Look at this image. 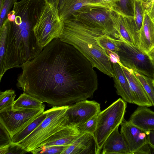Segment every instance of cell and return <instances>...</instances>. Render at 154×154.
I'll return each mask as SVG.
<instances>
[{
	"instance_id": "6da1fadb",
	"label": "cell",
	"mask_w": 154,
	"mask_h": 154,
	"mask_svg": "<svg viewBox=\"0 0 154 154\" xmlns=\"http://www.w3.org/2000/svg\"><path fill=\"white\" fill-rule=\"evenodd\" d=\"M21 67L17 87L52 106H69L92 98L98 88L97 75L91 63L59 38Z\"/></svg>"
},
{
	"instance_id": "7a4b0ae2",
	"label": "cell",
	"mask_w": 154,
	"mask_h": 154,
	"mask_svg": "<svg viewBox=\"0 0 154 154\" xmlns=\"http://www.w3.org/2000/svg\"><path fill=\"white\" fill-rule=\"evenodd\" d=\"M102 30H104L70 18L63 22V29L59 38L74 46L89 61L94 67L112 77V63L110 57L107 51L99 45L96 39L99 32Z\"/></svg>"
},
{
	"instance_id": "3957f363",
	"label": "cell",
	"mask_w": 154,
	"mask_h": 154,
	"mask_svg": "<svg viewBox=\"0 0 154 154\" xmlns=\"http://www.w3.org/2000/svg\"><path fill=\"white\" fill-rule=\"evenodd\" d=\"M69 106H53L46 110V118L34 131L17 144L27 152L39 147L49 137L68 125L66 113Z\"/></svg>"
},
{
	"instance_id": "277c9868",
	"label": "cell",
	"mask_w": 154,
	"mask_h": 154,
	"mask_svg": "<svg viewBox=\"0 0 154 154\" xmlns=\"http://www.w3.org/2000/svg\"><path fill=\"white\" fill-rule=\"evenodd\" d=\"M63 27L58 8L45 2L33 28L38 45L43 49L54 39L59 38Z\"/></svg>"
},
{
	"instance_id": "5b68a950",
	"label": "cell",
	"mask_w": 154,
	"mask_h": 154,
	"mask_svg": "<svg viewBox=\"0 0 154 154\" xmlns=\"http://www.w3.org/2000/svg\"><path fill=\"white\" fill-rule=\"evenodd\" d=\"M126 102L120 98L97 115L96 129L94 134L98 154L108 136L124 120Z\"/></svg>"
},
{
	"instance_id": "8992f818",
	"label": "cell",
	"mask_w": 154,
	"mask_h": 154,
	"mask_svg": "<svg viewBox=\"0 0 154 154\" xmlns=\"http://www.w3.org/2000/svg\"><path fill=\"white\" fill-rule=\"evenodd\" d=\"M112 10L109 8L100 7L84 8L76 11L70 18L86 25L103 29L107 34L120 39L111 17Z\"/></svg>"
},
{
	"instance_id": "52a82bcc",
	"label": "cell",
	"mask_w": 154,
	"mask_h": 154,
	"mask_svg": "<svg viewBox=\"0 0 154 154\" xmlns=\"http://www.w3.org/2000/svg\"><path fill=\"white\" fill-rule=\"evenodd\" d=\"M121 63L125 67L147 76L153 67L147 55L138 46L130 45L121 40L117 52Z\"/></svg>"
},
{
	"instance_id": "ba28073f",
	"label": "cell",
	"mask_w": 154,
	"mask_h": 154,
	"mask_svg": "<svg viewBox=\"0 0 154 154\" xmlns=\"http://www.w3.org/2000/svg\"><path fill=\"white\" fill-rule=\"evenodd\" d=\"M45 106L37 109L14 110L0 113V124L11 138L23 130L44 112Z\"/></svg>"
},
{
	"instance_id": "9c48e42d",
	"label": "cell",
	"mask_w": 154,
	"mask_h": 154,
	"mask_svg": "<svg viewBox=\"0 0 154 154\" xmlns=\"http://www.w3.org/2000/svg\"><path fill=\"white\" fill-rule=\"evenodd\" d=\"M121 125L120 133L131 154L151 153L146 132L125 119Z\"/></svg>"
},
{
	"instance_id": "30bf717a",
	"label": "cell",
	"mask_w": 154,
	"mask_h": 154,
	"mask_svg": "<svg viewBox=\"0 0 154 154\" xmlns=\"http://www.w3.org/2000/svg\"><path fill=\"white\" fill-rule=\"evenodd\" d=\"M110 15L120 39L130 45L138 46V32L134 16L114 8L111 11Z\"/></svg>"
},
{
	"instance_id": "8fae6325",
	"label": "cell",
	"mask_w": 154,
	"mask_h": 154,
	"mask_svg": "<svg viewBox=\"0 0 154 154\" xmlns=\"http://www.w3.org/2000/svg\"><path fill=\"white\" fill-rule=\"evenodd\" d=\"M100 104L94 101L87 100L69 106L66 112L69 126L77 127L101 111Z\"/></svg>"
},
{
	"instance_id": "7c38bea8",
	"label": "cell",
	"mask_w": 154,
	"mask_h": 154,
	"mask_svg": "<svg viewBox=\"0 0 154 154\" xmlns=\"http://www.w3.org/2000/svg\"><path fill=\"white\" fill-rule=\"evenodd\" d=\"M138 46L147 55L154 48V21L145 9L142 24L138 34Z\"/></svg>"
},
{
	"instance_id": "4fadbf2b",
	"label": "cell",
	"mask_w": 154,
	"mask_h": 154,
	"mask_svg": "<svg viewBox=\"0 0 154 154\" xmlns=\"http://www.w3.org/2000/svg\"><path fill=\"white\" fill-rule=\"evenodd\" d=\"M124 73L128 80L133 97V103L139 106L149 107L152 106L141 84L135 76L133 70L122 64Z\"/></svg>"
},
{
	"instance_id": "5bb4252c",
	"label": "cell",
	"mask_w": 154,
	"mask_h": 154,
	"mask_svg": "<svg viewBox=\"0 0 154 154\" xmlns=\"http://www.w3.org/2000/svg\"><path fill=\"white\" fill-rule=\"evenodd\" d=\"M61 154H98L93 134L88 132L80 134Z\"/></svg>"
},
{
	"instance_id": "9a60e30c",
	"label": "cell",
	"mask_w": 154,
	"mask_h": 154,
	"mask_svg": "<svg viewBox=\"0 0 154 154\" xmlns=\"http://www.w3.org/2000/svg\"><path fill=\"white\" fill-rule=\"evenodd\" d=\"M92 7L111 9L102 0H66L62 8L59 11L60 19L63 22L70 18L77 11L83 8Z\"/></svg>"
},
{
	"instance_id": "2e32d148",
	"label": "cell",
	"mask_w": 154,
	"mask_h": 154,
	"mask_svg": "<svg viewBox=\"0 0 154 154\" xmlns=\"http://www.w3.org/2000/svg\"><path fill=\"white\" fill-rule=\"evenodd\" d=\"M117 127L108 136L103 146L102 154H131L125 141Z\"/></svg>"
},
{
	"instance_id": "e0dca14e",
	"label": "cell",
	"mask_w": 154,
	"mask_h": 154,
	"mask_svg": "<svg viewBox=\"0 0 154 154\" xmlns=\"http://www.w3.org/2000/svg\"><path fill=\"white\" fill-rule=\"evenodd\" d=\"M80 134L76 127L68 125L49 137L42 143L40 147L69 146L75 141Z\"/></svg>"
},
{
	"instance_id": "ac0fdd59",
	"label": "cell",
	"mask_w": 154,
	"mask_h": 154,
	"mask_svg": "<svg viewBox=\"0 0 154 154\" xmlns=\"http://www.w3.org/2000/svg\"><path fill=\"white\" fill-rule=\"evenodd\" d=\"M112 63L114 86L117 94L125 101L133 103V97L128 80L121 65L117 63Z\"/></svg>"
},
{
	"instance_id": "d6986e66",
	"label": "cell",
	"mask_w": 154,
	"mask_h": 154,
	"mask_svg": "<svg viewBox=\"0 0 154 154\" xmlns=\"http://www.w3.org/2000/svg\"><path fill=\"white\" fill-rule=\"evenodd\" d=\"M148 107L139 106L128 121L146 132L154 130V111Z\"/></svg>"
},
{
	"instance_id": "ffe728a7",
	"label": "cell",
	"mask_w": 154,
	"mask_h": 154,
	"mask_svg": "<svg viewBox=\"0 0 154 154\" xmlns=\"http://www.w3.org/2000/svg\"><path fill=\"white\" fill-rule=\"evenodd\" d=\"M43 102L26 93L20 94L15 100L13 106L14 110L37 109L43 107Z\"/></svg>"
},
{
	"instance_id": "44dd1931",
	"label": "cell",
	"mask_w": 154,
	"mask_h": 154,
	"mask_svg": "<svg viewBox=\"0 0 154 154\" xmlns=\"http://www.w3.org/2000/svg\"><path fill=\"white\" fill-rule=\"evenodd\" d=\"M96 39L99 45L106 51H110L117 53L119 51L121 40L111 36L107 34L105 31H100Z\"/></svg>"
},
{
	"instance_id": "7402d4cb",
	"label": "cell",
	"mask_w": 154,
	"mask_h": 154,
	"mask_svg": "<svg viewBox=\"0 0 154 154\" xmlns=\"http://www.w3.org/2000/svg\"><path fill=\"white\" fill-rule=\"evenodd\" d=\"M46 116L45 111L25 128L14 135L12 138V142L17 143L23 140L37 128L46 118Z\"/></svg>"
},
{
	"instance_id": "603a6c76",
	"label": "cell",
	"mask_w": 154,
	"mask_h": 154,
	"mask_svg": "<svg viewBox=\"0 0 154 154\" xmlns=\"http://www.w3.org/2000/svg\"><path fill=\"white\" fill-rule=\"evenodd\" d=\"M16 94L12 89L0 92V113L13 109Z\"/></svg>"
},
{
	"instance_id": "cb8c5ba5",
	"label": "cell",
	"mask_w": 154,
	"mask_h": 154,
	"mask_svg": "<svg viewBox=\"0 0 154 154\" xmlns=\"http://www.w3.org/2000/svg\"><path fill=\"white\" fill-rule=\"evenodd\" d=\"M137 29L138 33L141 27L145 9L143 0H130Z\"/></svg>"
},
{
	"instance_id": "d4e9b609",
	"label": "cell",
	"mask_w": 154,
	"mask_h": 154,
	"mask_svg": "<svg viewBox=\"0 0 154 154\" xmlns=\"http://www.w3.org/2000/svg\"><path fill=\"white\" fill-rule=\"evenodd\" d=\"M134 72L142 85L152 106H154V88L152 84V81H150L147 76L137 72Z\"/></svg>"
},
{
	"instance_id": "484cf974",
	"label": "cell",
	"mask_w": 154,
	"mask_h": 154,
	"mask_svg": "<svg viewBox=\"0 0 154 154\" xmlns=\"http://www.w3.org/2000/svg\"><path fill=\"white\" fill-rule=\"evenodd\" d=\"M67 146H42L31 151L30 152L34 154H61Z\"/></svg>"
},
{
	"instance_id": "4316f807",
	"label": "cell",
	"mask_w": 154,
	"mask_h": 154,
	"mask_svg": "<svg viewBox=\"0 0 154 154\" xmlns=\"http://www.w3.org/2000/svg\"><path fill=\"white\" fill-rule=\"evenodd\" d=\"M97 115L92 117L84 123L77 127L80 134L88 132L94 134L96 129Z\"/></svg>"
},
{
	"instance_id": "83f0119b",
	"label": "cell",
	"mask_w": 154,
	"mask_h": 154,
	"mask_svg": "<svg viewBox=\"0 0 154 154\" xmlns=\"http://www.w3.org/2000/svg\"><path fill=\"white\" fill-rule=\"evenodd\" d=\"M17 0H5L2 8L0 9V28L6 18L8 13L13 7Z\"/></svg>"
},
{
	"instance_id": "f1b7e54d",
	"label": "cell",
	"mask_w": 154,
	"mask_h": 154,
	"mask_svg": "<svg viewBox=\"0 0 154 154\" xmlns=\"http://www.w3.org/2000/svg\"><path fill=\"white\" fill-rule=\"evenodd\" d=\"M125 14L134 16L130 0H118L116 8Z\"/></svg>"
},
{
	"instance_id": "f546056e",
	"label": "cell",
	"mask_w": 154,
	"mask_h": 154,
	"mask_svg": "<svg viewBox=\"0 0 154 154\" xmlns=\"http://www.w3.org/2000/svg\"><path fill=\"white\" fill-rule=\"evenodd\" d=\"M8 145V152L7 154H23L27 153L26 151L17 143L12 142Z\"/></svg>"
},
{
	"instance_id": "4dcf8cb0",
	"label": "cell",
	"mask_w": 154,
	"mask_h": 154,
	"mask_svg": "<svg viewBox=\"0 0 154 154\" xmlns=\"http://www.w3.org/2000/svg\"><path fill=\"white\" fill-rule=\"evenodd\" d=\"M0 145L3 146L7 145L12 142V139L8 133L0 124Z\"/></svg>"
},
{
	"instance_id": "1f68e13d",
	"label": "cell",
	"mask_w": 154,
	"mask_h": 154,
	"mask_svg": "<svg viewBox=\"0 0 154 154\" xmlns=\"http://www.w3.org/2000/svg\"><path fill=\"white\" fill-rule=\"evenodd\" d=\"M147 141L149 145L154 149V130L146 131Z\"/></svg>"
},
{
	"instance_id": "d6a6232c",
	"label": "cell",
	"mask_w": 154,
	"mask_h": 154,
	"mask_svg": "<svg viewBox=\"0 0 154 154\" xmlns=\"http://www.w3.org/2000/svg\"><path fill=\"white\" fill-rule=\"evenodd\" d=\"M103 2L111 9L116 8L118 0H102Z\"/></svg>"
},
{
	"instance_id": "836d02e7",
	"label": "cell",
	"mask_w": 154,
	"mask_h": 154,
	"mask_svg": "<svg viewBox=\"0 0 154 154\" xmlns=\"http://www.w3.org/2000/svg\"><path fill=\"white\" fill-rule=\"evenodd\" d=\"M15 14L14 11L13 10L10 11L8 14L6 18L11 22H14L15 19Z\"/></svg>"
},
{
	"instance_id": "e575fe53",
	"label": "cell",
	"mask_w": 154,
	"mask_h": 154,
	"mask_svg": "<svg viewBox=\"0 0 154 154\" xmlns=\"http://www.w3.org/2000/svg\"><path fill=\"white\" fill-rule=\"evenodd\" d=\"M143 1L145 9L148 10L152 4L154 2V0H143Z\"/></svg>"
},
{
	"instance_id": "d590c367",
	"label": "cell",
	"mask_w": 154,
	"mask_h": 154,
	"mask_svg": "<svg viewBox=\"0 0 154 154\" xmlns=\"http://www.w3.org/2000/svg\"><path fill=\"white\" fill-rule=\"evenodd\" d=\"M151 19L154 18V2L152 4L150 8L148 10Z\"/></svg>"
},
{
	"instance_id": "8d00e7d4",
	"label": "cell",
	"mask_w": 154,
	"mask_h": 154,
	"mask_svg": "<svg viewBox=\"0 0 154 154\" xmlns=\"http://www.w3.org/2000/svg\"><path fill=\"white\" fill-rule=\"evenodd\" d=\"M45 2L51 4L58 8L59 0H45Z\"/></svg>"
},
{
	"instance_id": "74e56055",
	"label": "cell",
	"mask_w": 154,
	"mask_h": 154,
	"mask_svg": "<svg viewBox=\"0 0 154 154\" xmlns=\"http://www.w3.org/2000/svg\"><path fill=\"white\" fill-rule=\"evenodd\" d=\"M151 61L154 60V48L147 54Z\"/></svg>"
},
{
	"instance_id": "f35d334b",
	"label": "cell",
	"mask_w": 154,
	"mask_h": 154,
	"mask_svg": "<svg viewBox=\"0 0 154 154\" xmlns=\"http://www.w3.org/2000/svg\"><path fill=\"white\" fill-rule=\"evenodd\" d=\"M66 0H59L58 9L59 11L62 8Z\"/></svg>"
},
{
	"instance_id": "ab89813d",
	"label": "cell",
	"mask_w": 154,
	"mask_h": 154,
	"mask_svg": "<svg viewBox=\"0 0 154 154\" xmlns=\"http://www.w3.org/2000/svg\"><path fill=\"white\" fill-rule=\"evenodd\" d=\"M5 0H0V9H1L4 3V1Z\"/></svg>"
},
{
	"instance_id": "60d3db41",
	"label": "cell",
	"mask_w": 154,
	"mask_h": 154,
	"mask_svg": "<svg viewBox=\"0 0 154 154\" xmlns=\"http://www.w3.org/2000/svg\"><path fill=\"white\" fill-rule=\"evenodd\" d=\"M153 76H154L153 79L152 80V84L153 87L154 88V74L153 75Z\"/></svg>"
},
{
	"instance_id": "b9f144b4",
	"label": "cell",
	"mask_w": 154,
	"mask_h": 154,
	"mask_svg": "<svg viewBox=\"0 0 154 154\" xmlns=\"http://www.w3.org/2000/svg\"><path fill=\"white\" fill-rule=\"evenodd\" d=\"M153 67H154V60L151 61Z\"/></svg>"
},
{
	"instance_id": "7bdbcfd3",
	"label": "cell",
	"mask_w": 154,
	"mask_h": 154,
	"mask_svg": "<svg viewBox=\"0 0 154 154\" xmlns=\"http://www.w3.org/2000/svg\"><path fill=\"white\" fill-rule=\"evenodd\" d=\"M152 19V20L154 21V18L153 19Z\"/></svg>"
},
{
	"instance_id": "ee69618b",
	"label": "cell",
	"mask_w": 154,
	"mask_h": 154,
	"mask_svg": "<svg viewBox=\"0 0 154 154\" xmlns=\"http://www.w3.org/2000/svg\"><path fill=\"white\" fill-rule=\"evenodd\" d=\"M137 1H140V0H136Z\"/></svg>"
},
{
	"instance_id": "f6af8a7d",
	"label": "cell",
	"mask_w": 154,
	"mask_h": 154,
	"mask_svg": "<svg viewBox=\"0 0 154 154\" xmlns=\"http://www.w3.org/2000/svg\"></svg>"
},
{
	"instance_id": "bcb514c9",
	"label": "cell",
	"mask_w": 154,
	"mask_h": 154,
	"mask_svg": "<svg viewBox=\"0 0 154 154\" xmlns=\"http://www.w3.org/2000/svg\"></svg>"
}]
</instances>
